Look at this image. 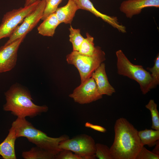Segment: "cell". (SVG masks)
I'll return each mask as SVG.
<instances>
[{
	"label": "cell",
	"instance_id": "cell-1",
	"mask_svg": "<svg viewBox=\"0 0 159 159\" xmlns=\"http://www.w3.org/2000/svg\"><path fill=\"white\" fill-rule=\"evenodd\" d=\"M115 138L110 148L113 159H135L143 146L138 131L126 119H117L114 125Z\"/></svg>",
	"mask_w": 159,
	"mask_h": 159
},
{
	"label": "cell",
	"instance_id": "cell-2",
	"mask_svg": "<svg viewBox=\"0 0 159 159\" xmlns=\"http://www.w3.org/2000/svg\"><path fill=\"white\" fill-rule=\"evenodd\" d=\"M5 95L6 102L3 106L4 110L11 112L17 117H33L48 110L46 105L35 104L29 92L18 84L13 85L5 93Z\"/></svg>",
	"mask_w": 159,
	"mask_h": 159
},
{
	"label": "cell",
	"instance_id": "cell-3",
	"mask_svg": "<svg viewBox=\"0 0 159 159\" xmlns=\"http://www.w3.org/2000/svg\"><path fill=\"white\" fill-rule=\"evenodd\" d=\"M14 129L16 138L24 137L37 146L46 150L55 156L62 149L59 148L60 143L69 138L64 135L57 138H52L41 130L36 129L25 118L17 117L12 124Z\"/></svg>",
	"mask_w": 159,
	"mask_h": 159
},
{
	"label": "cell",
	"instance_id": "cell-4",
	"mask_svg": "<svg viewBox=\"0 0 159 159\" xmlns=\"http://www.w3.org/2000/svg\"><path fill=\"white\" fill-rule=\"evenodd\" d=\"M118 74L137 82L140 85L143 94H146L151 89L152 78L150 74L140 65L131 63L121 50L116 52Z\"/></svg>",
	"mask_w": 159,
	"mask_h": 159
},
{
	"label": "cell",
	"instance_id": "cell-5",
	"mask_svg": "<svg viewBox=\"0 0 159 159\" xmlns=\"http://www.w3.org/2000/svg\"><path fill=\"white\" fill-rule=\"evenodd\" d=\"M105 59V52L98 46H96L92 55H85L72 51L66 56L67 63L74 65L78 70L81 82L90 77L93 72Z\"/></svg>",
	"mask_w": 159,
	"mask_h": 159
},
{
	"label": "cell",
	"instance_id": "cell-6",
	"mask_svg": "<svg viewBox=\"0 0 159 159\" xmlns=\"http://www.w3.org/2000/svg\"><path fill=\"white\" fill-rule=\"evenodd\" d=\"M95 143L91 136L85 134L78 135L71 139L61 142L60 149H67L74 152L82 159H95Z\"/></svg>",
	"mask_w": 159,
	"mask_h": 159
},
{
	"label": "cell",
	"instance_id": "cell-7",
	"mask_svg": "<svg viewBox=\"0 0 159 159\" xmlns=\"http://www.w3.org/2000/svg\"><path fill=\"white\" fill-rule=\"evenodd\" d=\"M40 0L23 7L14 9L6 13L0 24V40L9 37L24 18L36 7Z\"/></svg>",
	"mask_w": 159,
	"mask_h": 159
},
{
	"label": "cell",
	"instance_id": "cell-8",
	"mask_svg": "<svg viewBox=\"0 0 159 159\" xmlns=\"http://www.w3.org/2000/svg\"><path fill=\"white\" fill-rule=\"evenodd\" d=\"M46 4L45 0H41L35 9L28 14L9 37L4 45L8 44L24 36L31 31L41 19Z\"/></svg>",
	"mask_w": 159,
	"mask_h": 159
},
{
	"label": "cell",
	"instance_id": "cell-9",
	"mask_svg": "<svg viewBox=\"0 0 159 159\" xmlns=\"http://www.w3.org/2000/svg\"><path fill=\"white\" fill-rule=\"evenodd\" d=\"M69 96L75 102L84 104L101 99L102 95L99 93L94 79L91 77L81 82Z\"/></svg>",
	"mask_w": 159,
	"mask_h": 159
},
{
	"label": "cell",
	"instance_id": "cell-10",
	"mask_svg": "<svg viewBox=\"0 0 159 159\" xmlns=\"http://www.w3.org/2000/svg\"><path fill=\"white\" fill-rule=\"evenodd\" d=\"M25 37L0 47V73L10 71L16 66L18 50Z\"/></svg>",
	"mask_w": 159,
	"mask_h": 159
},
{
	"label": "cell",
	"instance_id": "cell-11",
	"mask_svg": "<svg viewBox=\"0 0 159 159\" xmlns=\"http://www.w3.org/2000/svg\"><path fill=\"white\" fill-rule=\"evenodd\" d=\"M151 7L159 8V0H126L122 2L119 9L127 18H131L143 9Z\"/></svg>",
	"mask_w": 159,
	"mask_h": 159
},
{
	"label": "cell",
	"instance_id": "cell-12",
	"mask_svg": "<svg viewBox=\"0 0 159 159\" xmlns=\"http://www.w3.org/2000/svg\"><path fill=\"white\" fill-rule=\"evenodd\" d=\"M80 9L88 11L96 16L100 17L113 27L117 29L120 32H126L125 26L120 24L116 17L111 16L102 14L97 10L94 6L90 0H74Z\"/></svg>",
	"mask_w": 159,
	"mask_h": 159
},
{
	"label": "cell",
	"instance_id": "cell-13",
	"mask_svg": "<svg viewBox=\"0 0 159 159\" xmlns=\"http://www.w3.org/2000/svg\"><path fill=\"white\" fill-rule=\"evenodd\" d=\"M91 77L94 79L100 95L111 96L115 92V88L108 81L104 63H102L93 72Z\"/></svg>",
	"mask_w": 159,
	"mask_h": 159
},
{
	"label": "cell",
	"instance_id": "cell-14",
	"mask_svg": "<svg viewBox=\"0 0 159 159\" xmlns=\"http://www.w3.org/2000/svg\"><path fill=\"white\" fill-rule=\"evenodd\" d=\"M14 129L11 126L3 141L0 144V155L4 159H16L15 144L16 139Z\"/></svg>",
	"mask_w": 159,
	"mask_h": 159
},
{
	"label": "cell",
	"instance_id": "cell-15",
	"mask_svg": "<svg viewBox=\"0 0 159 159\" xmlns=\"http://www.w3.org/2000/svg\"><path fill=\"white\" fill-rule=\"evenodd\" d=\"M80 9L74 0H69L64 6L58 8L55 13L60 23H71L76 11Z\"/></svg>",
	"mask_w": 159,
	"mask_h": 159
},
{
	"label": "cell",
	"instance_id": "cell-16",
	"mask_svg": "<svg viewBox=\"0 0 159 159\" xmlns=\"http://www.w3.org/2000/svg\"><path fill=\"white\" fill-rule=\"evenodd\" d=\"M60 24L55 13H52L43 20L38 26V33L43 36L52 37L56 28Z\"/></svg>",
	"mask_w": 159,
	"mask_h": 159
},
{
	"label": "cell",
	"instance_id": "cell-17",
	"mask_svg": "<svg viewBox=\"0 0 159 159\" xmlns=\"http://www.w3.org/2000/svg\"><path fill=\"white\" fill-rule=\"evenodd\" d=\"M138 134L143 146L147 145L150 147H153L159 140V130L146 129L138 131Z\"/></svg>",
	"mask_w": 159,
	"mask_h": 159
},
{
	"label": "cell",
	"instance_id": "cell-18",
	"mask_svg": "<svg viewBox=\"0 0 159 159\" xmlns=\"http://www.w3.org/2000/svg\"><path fill=\"white\" fill-rule=\"evenodd\" d=\"M22 156L25 159H55V155L37 146L28 151L23 152Z\"/></svg>",
	"mask_w": 159,
	"mask_h": 159
},
{
	"label": "cell",
	"instance_id": "cell-19",
	"mask_svg": "<svg viewBox=\"0 0 159 159\" xmlns=\"http://www.w3.org/2000/svg\"><path fill=\"white\" fill-rule=\"evenodd\" d=\"M86 37L85 38L78 52L83 55H92L94 54L95 49L94 38L88 33H86Z\"/></svg>",
	"mask_w": 159,
	"mask_h": 159
},
{
	"label": "cell",
	"instance_id": "cell-20",
	"mask_svg": "<svg viewBox=\"0 0 159 159\" xmlns=\"http://www.w3.org/2000/svg\"><path fill=\"white\" fill-rule=\"evenodd\" d=\"M69 30V40L72 44L73 51H78L85 38L81 35L80 29L74 28L70 26Z\"/></svg>",
	"mask_w": 159,
	"mask_h": 159
},
{
	"label": "cell",
	"instance_id": "cell-21",
	"mask_svg": "<svg viewBox=\"0 0 159 159\" xmlns=\"http://www.w3.org/2000/svg\"><path fill=\"white\" fill-rule=\"evenodd\" d=\"M146 108L150 111L152 121L151 128L159 130V113L157 109V105L153 100H150L145 105Z\"/></svg>",
	"mask_w": 159,
	"mask_h": 159
},
{
	"label": "cell",
	"instance_id": "cell-22",
	"mask_svg": "<svg viewBox=\"0 0 159 159\" xmlns=\"http://www.w3.org/2000/svg\"><path fill=\"white\" fill-rule=\"evenodd\" d=\"M95 156L99 159H113L110 148L107 146L100 143L95 144Z\"/></svg>",
	"mask_w": 159,
	"mask_h": 159
},
{
	"label": "cell",
	"instance_id": "cell-23",
	"mask_svg": "<svg viewBox=\"0 0 159 159\" xmlns=\"http://www.w3.org/2000/svg\"><path fill=\"white\" fill-rule=\"evenodd\" d=\"M147 70L151 72L152 78L151 89L155 88L159 84V55L158 54L154 60V64L152 67H148Z\"/></svg>",
	"mask_w": 159,
	"mask_h": 159
},
{
	"label": "cell",
	"instance_id": "cell-24",
	"mask_svg": "<svg viewBox=\"0 0 159 159\" xmlns=\"http://www.w3.org/2000/svg\"><path fill=\"white\" fill-rule=\"evenodd\" d=\"M46 3V6L41 19L44 20L50 14L54 13L59 4L62 0H45Z\"/></svg>",
	"mask_w": 159,
	"mask_h": 159
},
{
	"label": "cell",
	"instance_id": "cell-25",
	"mask_svg": "<svg viewBox=\"0 0 159 159\" xmlns=\"http://www.w3.org/2000/svg\"><path fill=\"white\" fill-rule=\"evenodd\" d=\"M159 155L153 153L143 146L137 154L135 159H159Z\"/></svg>",
	"mask_w": 159,
	"mask_h": 159
},
{
	"label": "cell",
	"instance_id": "cell-26",
	"mask_svg": "<svg viewBox=\"0 0 159 159\" xmlns=\"http://www.w3.org/2000/svg\"><path fill=\"white\" fill-rule=\"evenodd\" d=\"M56 159H82V158L73 153L72 151L67 149H62L60 152L55 156Z\"/></svg>",
	"mask_w": 159,
	"mask_h": 159
},
{
	"label": "cell",
	"instance_id": "cell-27",
	"mask_svg": "<svg viewBox=\"0 0 159 159\" xmlns=\"http://www.w3.org/2000/svg\"><path fill=\"white\" fill-rule=\"evenodd\" d=\"M85 126L87 127L90 128L95 130L102 132H105L106 131V129L102 126L94 125L88 122L85 123Z\"/></svg>",
	"mask_w": 159,
	"mask_h": 159
},
{
	"label": "cell",
	"instance_id": "cell-28",
	"mask_svg": "<svg viewBox=\"0 0 159 159\" xmlns=\"http://www.w3.org/2000/svg\"><path fill=\"white\" fill-rule=\"evenodd\" d=\"M155 147L152 152L155 153L159 155V140H158L156 142Z\"/></svg>",
	"mask_w": 159,
	"mask_h": 159
},
{
	"label": "cell",
	"instance_id": "cell-29",
	"mask_svg": "<svg viewBox=\"0 0 159 159\" xmlns=\"http://www.w3.org/2000/svg\"><path fill=\"white\" fill-rule=\"evenodd\" d=\"M37 0H25V2L24 6H26L30 5L36 1Z\"/></svg>",
	"mask_w": 159,
	"mask_h": 159
}]
</instances>
